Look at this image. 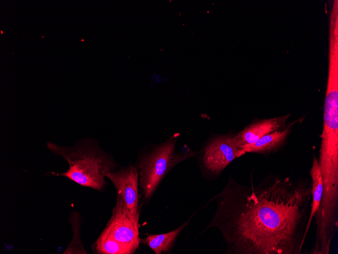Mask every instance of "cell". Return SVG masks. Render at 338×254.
I'll return each instance as SVG.
<instances>
[{"label":"cell","mask_w":338,"mask_h":254,"mask_svg":"<svg viewBox=\"0 0 338 254\" xmlns=\"http://www.w3.org/2000/svg\"><path fill=\"white\" fill-rule=\"evenodd\" d=\"M320 147H338V102L324 101Z\"/></svg>","instance_id":"9c48e42d"},{"label":"cell","mask_w":338,"mask_h":254,"mask_svg":"<svg viewBox=\"0 0 338 254\" xmlns=\"http://www.w3.org/2000/svg\"><path fill=\"white\" fill-rule=\"evenodd\" d=\"M47 146L53 153L63 157L69 165L65 172L51 173L99 192H104L107 185L106 174L119 167L112 156L103 151L97 140L90 137L81 139L71 147L51 142H47Z\"/></svg>","instance_id":"7a4b0ae2"},{"label":"cell","mask_w":338,"mask_h":254,"mask_svg":"<svg viewBox=\"0 0 338 254\" xmlns=\"http://www.w3.org/2000/svg\"><path fill=\"white\" fill-rule=\"evenodd\" d=\"M290 115L254 121L236 134L235 140L237 144L242 149L243 147L254 143L266 134L285 128Z\"/></svg>","instance_id":"52a82bcc"},{"label":"cell","mask_w":338,"mask_h":254,"mask_svg":"<svg viewBox=\"0 0 338 254\" xmlns=\"http://www.w3.org/2000/svg\"><path fill=\"white\" fill-rule=\"evenodd\" d=\"M310 173L312 180V198L310 213L306 230L307 235L311 226L314 215L318 210L320 204L323 192V184L318 164V161L317 158L314 155L313 157L312 165Z\"/></svg>","instance_id":"8fae6325"},{"label":"cell","mask_w":338,"mask_h":254,"mask_svg":"<svg viewBox=\"0 0 338 254\" xmlns=\"http://www.w3.org/2000/svg\"><path fill=\"white\" fill-rule=\"evenodd\" d=\"M69 221L73 229L74 235L71 243L66 250L62 253L64 254H87L80 239L81 220L79 213L73 211L69 216Z\"/></svg>","instance_id":"4fadbf2b"},{"label":"cell","mask_w":338,"mask_h":254,"mask_svg":"<svg viewBox=\"0 0 338 254\" xmlns=\"http://www.w3.org/2000/svg\"><path fill=\"white\" fill-rule=\"evenodd\" d=\"M193 214L189 219L175 229L162 234H149L140 239V244L148 246L155 254L168 252L181 232L189 225Z\"/></svg>","instance_id":"30bf717a"},{"label":"cell","mask_w":338,"mask_h":254,"mask_svg":"<svg viewBox=\"0 0 338 254\" xmlns=\"http://www.w3.org/2000/svg\"><path fill=\"white\" fill-rule=\"evenodd\" d=\"M106 177L115 188L116 203L131 221L139 225L142 205H139V174L135 165L121 166L107 173Z\"/></svg>","instance_id":"5b68a950"},{"label":"cell","mask_w":338,"mask_h":254,"mask_svg":"<svg viewBox=\"0 0 338 254\" xmlns=\"http://www.w3.org/2000/svg\"><path fill=\"white\" fill-rule=\"evenodd\" d=\"M103 232L136 251L139 248V225L131 221L116 203Z\"/></svg>","instance_id":"8992f818"},{"label":"cell","mask_w":338,"mask_h":254,"mask_svg":"<svg viewBox=\"0 0 338 254\" xmlns=\"http://www.w3.org/2000/svg\"><path fill=\"white\" fill-rule=\"evenodd\" d=\"M233 131L212 133L197 152V163L202 176L208 180L218 179L234 160L246 153L237 144Z\"/></svg>","instance_id":"277c9868"},{"label":"cell","mask_w":338,"mask_h":254,"mask_svg":"<svg viewBox=\"0 0 338 254\" xmlns=\"http://www.w3.org/2000/svg\"><path fill=\"white\" fill-rule=\"evenodd\" d=\"M180 133L171 134L159 143H148L138 152L135 164L139 174L142 204H147L165 176L179 163L194 157L197 152L184 145L177 150Z\"/></svg>","instance_id":"3957f363"},{"label":"cell","mask_w":338,"mask_h":254,"mask_svg":"<svg viewBox=\"0 0 338 254\" xmlns=\"http://www.w3.org/2000/svg\"><path fill=\"white\" fill-rule=\"evenodd\" d=\"M308 179L268 176L260 184H241L231 176L207 204L216 209L201 232L216 228L229 254H300L312 203Z\"/></svg>","instance_id":"6da1fadb"},{"label":"cell","mask_w":338,"mask_h":254,"mask_svg":"<svg viewBox=\"0 0 338 254\" xmlns=\"http://www.w3.org/2000/svg\"><path fill=\"white\" fill-rule=\"evenodd\" d=\"M299 121V119L293 121L287 124L285 128L266 134L254 143L243 147L242 149L245 153H252L264 155L277 152L284 146L293 126Z\"/></svg>","instance_id":"ba28073f"},{"label":"cell","mask_w":338,"mask_h":254,"mask_svg":"<svg viewBox=\"0 0 338 254\" xmlns=\"http://www.w3.org/2000/svg\"><path fill=\"white\" fill-rule=\"evenodd\" d=\"M92 250L96 254H133L136 252L103 231L92 244Z\"/></svg>","instance_id":"7c38bea8"}]
</instances>
